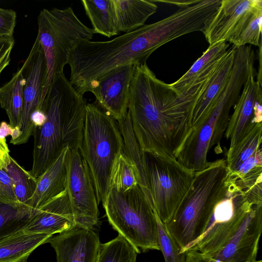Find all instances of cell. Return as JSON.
Masks as SVG:
<instances>
[{"label":"cell","instance_id":"obj_1","mask_svg":"<svg viewBox=\"0 0 262 262\" xmlns=\"http://www.w3.org/2000/svg\"><path fill=\"white\" fill-rule=\"evenodd\" d=\"M208 78L179 93L158 79L146 62L136 65L128 112L143 151L176 158L192 129L193 110Z\"/></svg>","mask_w":262,"mask_h":262},{"label":"cell","instance_id":"obj_2","mask_svg":"<svg viewBox=\"0 0 262 262\" xmlns=\"http://www.w3.org/2000/svg\"><path fill=\"white\" fill-rule=\"evenodd\" d=\"M86 101L64 73L55 76L41 110L47 119L34 131L33 164L30 174L40 176L63 149L79 150L83 133Z\"/></svg>","mask_w":262,"mask_h":262},{"label":"cell","instance_id":"obj_3","mask_svg":"<svg viewBox=\"0 0 262 262\" xmlns=\"http://www.w3.org/2000/svg\"><path fill=\"white\" fill-rule=\"evenodd\" d=\"M229 183L223 159L208 162L195 171L189 189L166 224L181 253L204 233L216 204L226 195Z\"/></svg>","mask_w":262,"mask_h":262},{"label":"cell","instance_id":"obj_4","mask_svg":"<svg viewBox=\"0 0 262 262\" xmlns=\"http://www.w3.org/2000/svg\"><path fill=\"white\" fill-rule=\"evenodd\" d=\"M251 68L250 61L236 57L228 82L211 111L193 128L176 157L184 166L193 171L208 163L207 155L212 147L216 154L222 152L221 141L225 136L231 110L237 102Z\"/></svg>","mask_w":262,"mask_h":262},{"label":"cell","instance_id":"obj_5","mask_svg":"<svg viewBox=\"0 0 262 262\" xmlns=\"http://www.w3.org/2000/svg\"><path fill=\"white\" fill-rule=\"evenodd\" d=\"M79 151L89 167L99 204L108 191L111 169L123 151V141L117 122L96 102L86 104Z\"/></svg>","mask_w":262,"mask_h":262},{"label":"cell","instance_id":"obj_6","mask_svg":"<svg viewBox=\"0 0 262 262\" xmlns=\"http://www.w3.org/2000/svg\"><path fill=\"white\" fill-rule=\"evenodd\" d=\"M102 203L118 234L139 251L160 250L156 212L139 185L125 192L110 188Z\"/></svg>","mask_w":262,"mask_h":262},{"label":"cell","instance_id":"obj_7","mask_svg":"<svg viewBox=\"0 0 262 262\" xmlns=\"http://www.w3.org/2000/svg\"><path fill=\"white\" fill-rule=\"evenodd\" d=\"M36 37L42 48L47 64L45 97L55 76L63 73L69 56L82 39L91 40L93 29L83 24L73 9H43L37 17Z\"/></svg>","mask_w":262,"mask_h":262},{"label":"cell","instance_id":"obj_8","mask_svg":"<svg viewBox=\"0 0 262 262\" xmlns=\"http://www.w3.org/2000/svg\"><path fill=\"white\" fill-rule=\"evenodd\" d=\"M143 158L152 206L167 224L189 189L195 172L166 155L143 151Z\"/></svg>","mask_w":262,"mask_h":262},{"label":"cell","instance_id":"obj_9","mask_svg":"<svg viewBox=\"0 0 262 262\" xmlns=\"http://www.w3.org/2000/svg\"><path fill=\"white\" fill-rule=\"evenodd\" d=\"M229 178L226 194L216 204L205 231L182 253L193 250L213 256L230 240L254 205L236 185L234 178Z\"/></svg>","mask_w":262,"mask_h":262},{"label":"cell","instance_id":"obj_10","mask_svg":"<svg viewBox=\"0 0 262 262\" xmlns=\"http://www.w3.org/2000/svg\"><path fill=\"white\" fill-rule=\"evenodd\" d=\"M66 170V191L75 223L93 229L98 222V204L89 167L79 150H69Z\"/></svg>","mask_w":262,"mask_h":262},{"label":"cell","instance_id":"obj_11","mask_svg":"<svg viewBox=\"0 0 262 262\" xmlns=\"http://www.w3.org/2000/svg\"><path fill=\"white\" fill-rule=\"evenodd\" d=\"M21 69L26 83L23 90L20 135L11 143L13 145L25 144L33 135L36 128L30 117L34 111L41 110L45 98L47 64L42 48L37 37Z\"/></svg>","mask_w":262,"mask_h":262},{"label":"cell","instance_id":"obj_12","mask_svg":"<svg viewBox=\"0 0 262 262\" xmlns=\"http://www.w3.org/2000/svg\"><path fill=\"white\" fill-rule=\"evenodd\" d=\"M136 64L115 68L92 81L86 89L95 96L96 103L117 122L128 113L130 87Z\"/></svg>","mask_w":262,"mask_h":262},{"label":"cell","instance_id":"obj_13","mask_svg":"<svg viewBox=\"0 0 262 262\" xmlns=\"http://www.w3.org/2000/svg\"><path fill=\"white\" fill-rule=\"evenodd\" d=\"M261 230L262 204H256L248 213L230 240L211 257L224 262L256 260Z\"/></svg>","mask_w":262,"mask_h":262},{"label":"cell","instance_id":"obj_14","mask_svg":"<svg viewBox=\"0 0 262 262\" xmlns=\"http://www.w3.org/2000/svg\"><path fill=\"white\" fill-rule=\"evenodd\" d=\"M57 262H96L100 245L93 229L75 224L49 240Z\"/></svg>","mask_w":262,"mask_h":262},{"label":"cell","instance_id":"obj_15","mask_svg":"<svg viewBox=\"0 0 262 262\" xmlns=\"http://www.w3.org/2000/svg\"><path fill=\"white\" fill-rule=\"evenodd\" d=\"M262 7L261 0H222L217 12L203 33L209 45L227 41L250 14Z\"/></svg>","mask_w":262,"mask_h":262},{"label":"cell","instance_id":"obj_16","mask_svg":"<svg viewBox=\"0 0 262 262\" xmlns=\"http://www.w3.org/2000/svg\"><path fill=\"white\" fill-rule=\"evenodd\" d=\"M75 224L65 190L40 207L23 231L28 233H48L53 235L66 231Z\"/></svg>","mask_w":262,"mask_h":262},{"label":"cell","instance_id":"obj_17","mask_svg":"<svg viewBox=\"0 0 262 262\" xmlns=\"http://www.w3.org/2000/svg\"><path fill=\"white\" fill-rule=\"evenodd\" d=\"M255 70L252 67L243 85L242 91L234 106L228 125L225 134L230 141V147H233L256 124L260 123L254 115V106L258 88L262 85L254 79Z\"/></svg>","mask_w":262,"mask_h":262},{"label":"cell","instance_id":"obj_18","mask_svg":"<svg viewBox=\"0 0 262 262\" xmlns=\"http://www.w3.org/2000/svg\"><path fill=\"white\" fill-rule=\"evenodd\" d=\"M236 51L234 46L229 48L208 77L193 110L192 128L209 113L225 89L232 72Z\"/></svg>","mask_w":262,"mask_h":262},{"label":"cell","instance_id":"obj_19","mask_svg":"<svg viewBox=\"0 0 262 262\" xmlns=\"http://www.w3.org/2000/svg\"><path fill=\"white\" fill-rule=\"evenodd\" d=\"M69 150L68 147H64L37 179L36 187L28 205V208L33 215L45 203L66 190V159Z\"/></svg>","mask_w":262,"mask_h":262},{"label":"cell","instance_id":"obj_20","mask_svg":"<svg viewBox=\"0 0 262 262\" xmlns=\"http://www.w3.org/2000/svg\"><path fill=\"white\" fill-rule=\"evenodd\" d=\"M227 41L209 45L191 68L171 86L179 93H183L193 85L207 78L229 48Z\"/></svg>","mask_w":262,"mask_h":262},{"label":"cell","instance_id":"obj_21","mask_svg":"<svg viewBox=\"0 0 262 262\" xmlns=\"http://www.w3.org/2000/svg\"><path fill=\"white\" fill-rule=\"evenodd\" d=\"M52 236L22 231L6 238L0 241V262H26L30 254L39 246L49 242Z\"/></svg>","mask_w":262,"mask_h":262},{"label":"cell","instance_id":"obj_22","mask_svg":"<svg viewBox=\"0 0 262 262\" xmlns=\"http://www.w3.org/2000/svg\"><path fill=\"white\" fill-rule=\"evenodd\" d=\"M118 28L125 33L145 25L147 19L155 13L158 7L152 1L113 0Z\"/></svg>","mask_w":262,"mask_h":262},{"label":"cell","instance_id":"obj_23","mask_svg":"<svg viewBox=\"0 0 262 262\" xmlns=\"http://www.w3.org/2000/svg\"><path fill=\"white\" fill-rule=\"evenodd\" d=\"M81 3L95 33L108 37L119 33L113 0H82Z\"/></svg>","mask_w":262,"mask_h":262},{"label":"cell","instance_id":"obj_24","mask_svg":"<svg viewBox=\"0 0 262 262\" xmlns=\"http://www.w3.org/2000/svg\"><path fill=\"white\" fill-rule=\"evenodd\" d=\"M25 83L20 68L9 81L0 87V105L5 111L9 124L13 128L18 127L20 129Z\"/></svg>","mask_w":262,"mask_h":262},{"label":"cell","instance_id":"obj_25","mask_svg":"<svg viewBox=\"0 0 262 262\" xmlns=\"http://www.w3.org/2000/svg\"><path fill=\"white\" fill-rule=\"evenodd\" d=\"M123 141V153L133 163L138 177V185L147 198L150 196L144 170L143 151L141 150L133 129L128 112L126 116L117 122Z\"/></svg>","mask_w":262,"mask_h":262},{"label":"cell","instance_id":"obj_26","mask_svg":"<svg viewBox=\"0 0 262 262\" xmlns=\"http://www.w3.org/2000/svg\"><path fill=\"white\" fill-rule=\"evenodd\" d=\"M262 123L256 124L226 155V165L229 173H234L239 166L261 147Z\"/></svg>","mask_w":262,"mask_h":262},{"label":"cell","instance_id":"obj_27","mask_svg":"<svg viewBox=\"0 0 262 262\" xmlns=\"http://www.w3.org/2000/svg\"><path fill=\"white\" fill-rule=\"evenodd\" d=\"M4 170L11 179L14 192L20 204L23 207L29 210L28 205L35 192L37 179L34 178L29 171L20 166L12 158L10 163Z\"/></svg>","mask_w":262,"mask_h":262},{"label":"cell","instance_id":"obj_28","mask_svg":"<svg viewBox=\"0 0 262 262\" xmlns=\"http://www.w3.org/2000/svg\"><path fill=\"white\" fill-rule=\"evenodd\" d=\"M140 251L120 234L105 243H100L96 262H136Z\"/></svg>","mask_w":262,"mask_h":262},{"label":"cell","instance_id":"obj_29","mask_svg":"<svg viewBox=\"0 0 262 262\" xmlns=\"http://www.w3.org/2000/svg\"><path fill=\"white\" fill-rule=\"evenodd\" d=\"M32 216L27 209L0 204V241L23 231Z\"/></svg>","mask_w":262,"mask_h":262},{"label":"cell","instance_id":"obj_30","mask_svg":"<svg viewBox=\"0 0 262 262\" xmlns=\"http://www.w3.org/2000/svg\"><path fill=\"white\" fill-rule=\"evenodd\" d=\"M138 185V177L133 163L123 151L116 158L110 177L109 188L125 192Z\"/></svg>","mask_w":262,"mask_h":262},{"label":"cell","instance_id":"obj_31","mask_svg":"<svg viewBox=\"0 0 262 262\" xmlns=\"http://www.w3.org/2000/svg\"><path fill=\"white\" fill-rule=\"evenodd\" d=\"M262 7L255 9L241 26L228 42L236 48L261 43Z\"/></svg>","mask_w":262,"mask_h":262},{"label":"cell","instance_id":"obj_32","mask_svg":"<svg viewBox=\"0 0 262 262\" xmlns=\"http://www.w3.org/2000/svg\"><path fill=\"white\" fill-rule=\"evenodd\" d=\"M156 215L160 250L163 253L165 262H185L186 252L181 253L179 247L168 231L166 224L160 220L156 213Z\"/></svg>","mask_w":262,"mask_h":262},{"label":"cell","instance_id":"obj_33","mask_svg":"<svg viewBox=\"0 0 262 262\" xmlns=\"http://www.w3.org/2000/svg\"><path fill=\"white\" fill-rule=\"evenodd\" d=\"M0 204L25 208L21 206L15 195L10 177L5 170L1 168H0Z\"/></svg>","mask_w":262,"mask_h":262},{"label":"cell","instance_id":"obj_34","mask_svg":"<svg viewBox=\"0 0 262 262\" xmlns=\"http://www.w3.org/2000/svg\"><path fill=\"white\" fill-rule=\"evenodd\" d=\"M16 17L14 10L0 7V37L13 36Z\"/></svg>","mask_w":262,"mask_h":262},{"label":"cell","instance_id":"obj_35","mask_svg":"<svg viewBox=\"0 0 262 262\" xmlns=\"http://www.w3.org/2000/svg\"><path fill=\"white\" fill-rule=\"evenodd\" d=\"M14 45L13 36L0 37V76L10 62Z\"/></svg>","mask_w":262,"mask_h":262},{"label":"cell","instance_id":"obj_36","mask_svg":"<svg viewBox=\"0 0 262 262\" xmlns=\"http://www.w3.org/2000/svg\"><path fill=\"white\" fill-rule=\"evenodd\" d=\"M185 262H224L200 252L190 250L186 252Z\"/></svg>","mask_w":262,"mask_h":262},{"label":"cell","instance_id":"obj_37","mask_svg":"<svg viewBox=\"0 0 262 262\" xmlns=\"http://www.w3.org/2000/svg\"><path fill=\"white\" fill-rule=\"evenodd\" d=\"M6 139H0V168L5 170L11 162V157Z\"/></svg>","mask_w":262,"mask_h":262},{"label":"cell","instance_id":"obj_38","mask_svg":"<svg viewBox=\"0 0 262 262\" xmlns=\"http://www.w3.org/2000/svg\"><path fill=\"white\" fill-rule=\"evenodd\" d=\"M46 119L47 117L45 113L41 110L34 111L30 117L31 121L35 128L42 126Z\"/></svg>","mask_w":262,"mask_h":262},{"label":"cell","instance_id":"obj_39","mask_svg":"<svg viewBox=\"0 0 262 262\" xmlns=\"http://www.w3.org/2000/svg\"><path fill=\"white\" fill-rule=\"evenodd\" d=\"M13 131L10 124L5 121H2L0 123V139H6V137L9 135L11 136Z\"/></svg>","mask_w":262,"mask_h":262},{"label":"cell","instance_id":"obj_40","mask_svg":"<svg viewBox=\"0 0 262 262\" xmlns=\"http://www.w3.org/2000/svg\"><path fill=\"white\" fill-rule=\"evenodd\" d=\"M198 0H193V1H161L162 2L169 3H171L174 5H176L178 6L181 7H186L192 4H193L196 3Z\"/></svg>","mask_w":262,"mask_h":262},{"label":"cell","instance_id":"obj_41","mask_svg":"<svg viewBox=\"0 0 262 262\" xmlns=\"http://www.w3.org/2000/svg\"><path fill=\"white\" fill-rule=\"evenodd\" d=\"M259 52H258V58H259V70L257 73V81H258L261 84V43L258 46Z\"/></svg>","mask_w":262,"mask_h":262},{"label":"cell","instance_id":"obj_42","mask_svg":"<svg viewBox=\"0 0 262 262\" xmlns=\"http://www.w3.org/2000/svg\"><path fill=\"white\" fill-rule=\"evenodd\" d=\"M252 262H262L261 260H255L254 261H252Z\"/></svg>","mask_w":262,"mask_h":262}]
</instances>
